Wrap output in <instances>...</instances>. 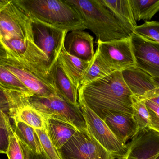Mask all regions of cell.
<instances>
[{
  "instance_id": "17",
  "label": "cell",
  "mask_w": 159,
  "mask_h": 159,
  "mask_svg": "<svg viewBox=\"0 0 159 159\" xmlns=\"http://www.w3.org/2000/svg\"><path fill=\"white\" fill-rule=\"evenodd\" d=\"M121 72L125 83L137 98H143L157 88L154 78L136 66L123 70Z\"/></svg>"
},
{
  "instance_id": "25",
  "label": "cell",
  "mask_w": 159,
  "mask_h": 159,
  "mask_svg": "<svg viewBox=\"0 0 159 159\" xmlns=\"http://www.w3.org/2000/svg\"><path fill=\"white\" fill-rule=\"evenodd\" d=\"M134 118L139 130L149 127V114L144 100L133 96Z\"/></svg>"
},
{
  "instance_id": "24",
  "label": "cell",
  "mask_w": 159,
  "mask_h": 159,
  "mask_svg": "<svg viewBox=\"0 0 159 159\" xmlns=\"http://www.w3.org/2000/svg\"><path fill=\"white\" fill-rule=\"evenodd\" d=\"M0 89L20 91L32 96L22 82L5 67L0 64Z\"/></svg>"
},
{
  "instance_id": "8",
  "label": "cell",
  "mask_w": 159,
  "mask_h": 159,
  "mask_svg": "<svg viewBox=\"0 0 159 159\" xmlns=\"http://www.w3.org/2000/svg\"><path fill=\"white\" fill-rule=\"evenodd\" d=\"M84 116L88 133L102 146L117 157H125L127 145L120 142L104 121L83 104H79Z\"/></svg>"
},
{
  "instance_id": "10",
  "label": "cell",
  "mask_w": 159,
  "mask_h": 159,
  "mask_svg": "<svg viewBox=\"0 0 159 159\" xmlns=\"http://www.w3.org/2000/svg\"><path fill=\"white\" fill-rule=\"evenodd\" d=\"M130 38L106 42L97 41L96 51L113 72H122L135 66Z\"/></svg>"
},
{
  "instance_id": "6",
  "label": "cell",
  "mask_w": 159,
  "mask_h": 159,
  "mask_svg": "<svg viewBox=\"0 0 159 159\" xmlns=\"http://www.w3.org/2000/svg\"><path fill=\"white\" fill-rule=\"evenodd\" d=\"M32 19L16 0H7L0 7V41L13 38L30 39Z\"/></svg>"
},
{
  "instance_id": "29",
  "label": "cell",
  "mask_w": 159,
  "mask_h": 159,
  "mask_svg": "<svg viewBox=\"0 0 159 159\" xmlns=\"http://www.w3.org/2000/svg\"><path fill=\"white\" fill-rule=\"evenodd\" d=\"M149 114V128L159 133V105L149 99H143Z\"/></svg>"
},
{
  "instance_id": "19",
  "label": "cell",
  "mask_w": 159,
  "mask_h": 159,
  "mask_svg": "<svg viewBox=\"0 0 159 159\" xmlns=\"http://www.w3.org/2000/svg\"><path fill=\"white\" fill-rule=\"evenodd\" d=\"M46 130L56 149H60L78 130L70 123L55 119L47 118Z\"/></svg>"
},
{
  "instance_id": "34",
  "label": "cell",
  "mask_w": 159,
  "mask_h": 159,
  "mask_svg": "<svg viewBox=\"0 0 159 159\" xmlns=\"http://www.w3.org/2000/svg\"><path fill=\"white\" fill-rule=\"evenodd\" d=\"M7 0H0V7L6 2Z\"/></svg>"
},
{
  "instance_id": "23",
  "label": "cell",
  "mask_w": 159,
  "mask_h": 159,
  "mask_svg": "<svg viewBox=\"0 0 159 159\" xmlns=\"http://www.w3.org/2000/svg\"><path fill=\"white\" fill-rule=\"evenodd\" d=\"M134 19L149 21L159 12V0H129Z\"/></svg>"
},
{
  "instance_id": "20",
  "label": "cell",
  "mask_w": 159,
  "mask_h": 159,
  "mask_svg": "<svg viewBox=\"0 0 159 159\" xmlns=\"http://www.w3.org/2000/svg\"><path fill=\"white\" fill-rule=\"evenodd\" d=\"M12 126L21 143L34 154L43 155L40 139L35 129L20 121L13 122Z\"/></svg>"
},
{
  "instance_id": "9",
  "label": "cell",
  "mask_w": 159,
  "mask_h": 159,
  "mask_svg": "<svg viewBox=\"0 0 159 159\" xmlns=\"http://www.w3.org/2000/svg\"><path fill=\"white\" fill-rule=\"evenodd\" d=\"M2 91L8 101V114L13 122L20 121L34 129H46V119L30 104L29 95L20 91Z\"/></svg>"
},
{
  "instance_id": "28",
  "label": "cell",
  "mask_w": 159,
  "mask_h": 159,
  "mask_svg": "<svg viewBox=\"0 0 159 159\" xmlns=\"http://www.w3.org/2000/svg\"><path fill=\"white\" fill-rule=\"evenodd\" d=\"M43 149L44 156L46 159H60L57 150L48 135L46 129H35Z\"/></svg>"
},
{
  "instance_id": "14",
  "label": "cell",
  "mask_w": 159,
  "mask_h": 159,
  "mask_svg": "<svg viewBox=\"0 0 159 159\" xmlns=\"http://www.w3.org/2000/svg\"><path fill=\"white\" fill-rule=\"evenodd\" d=\"M102 119L114 135L121 143L127 145L139 131L133 115L114 111L104 113Z\"/></svg>"
},
{
  "instance_id": "26",
  "label": "cell",
  "mask_w": 159,
  "mask_h": 159,
  "mask_svg": "<svg viewBox=\"0 0 159 159\" xmlns=\"http://www.w3.org/2000/svg\"><path fill=\"white\" fill-rule=\"evenodd\" d=\"M9 136L8 145L6 155L8 159H27L18 137L15 133L10 122V118L7 121Z\"/></svg>"
},
{
  "instance_id": "18",
  "label": "cell",
  "mask_w": 159,
  "mask_h": 159,
  "mask_svg": "<svg viewBox=\"0 0 159 159\" xmlns=\"http://www.w3.org/2000/svg\"><path fill=\"white\" fill-rule=\"evenodd\" d=\"M58 59L66 75L79 89L84 74L92 61H84L70 55L65 50L63 46Z\"/></svg>"
},
{
  "instance_id": "15",
  "label": "cell",
  "mask_w": 159,
  "mask_h": 159,
  "mask_svg": "<svg viewBox=\"0 0 159 159\" xmlns=\"http://www.w3.org/2000/svg\"><path fill=\"white\" fill-rule=\"evenodd\" d=\"M94 38L83 30H75L66 34L63 47L72 56L82 60L91 62L95 52L93 47Z\"/></svg>"
},
{
  "instance_id": "30",
  "label": "cell",
  "mask_w": 159,
  "mask_h": 159,
  "mask_svg": "<svg viewBox=\"0 0 159 159\" xmlns=\"http://www.w3.org/2000/svg\"><path fill=\"white\" fill-rule=\"evenodd\" d=\"M22 148L25 152L27 159H46L44 155H37L33 153L25 145L20 142Z\"/></svg>"
},
{
  "instance_id": "11",
  "label": "cell",
  "mask_w": 159,
  "mask_h": 159,
  "mask_svg": "<svg viewBox=\"0 0 159 159\" xmlns=\"http://www.w3.org/2000/svg\"><path fill=\"white\" fill-rule=\"evenodd\" d=\"M135 66L154 78H159V44L134 32L131 36Z\"/></svg>"
},
{
  "instance_id": "4",
  "label": "cell",
  "mask_w": 159,
  "mask_h": 159,
  "mask_svg": "<svg viewBox=\"0 0 159 159\" xmlns=\"http://www.w3.org/2000/svg\"><path fill=\"white\" fill-rule=\"evenodd\" d=\"M31 19V43L36 58L37 72L40 77L48 82L49 71L58 59L68 32Z\"/></svg>"
},
{
  "instance_id": "33",
  "label": "cell",
  "mask_w": 159,
  "mask_h": 159,
  "mask_svg": "<svg viewBox=\"0 0 159 159\" xmlns=\"http://www.w3.org/2000/svg\"><path fill=\"white\" fill-rule=\"evenodd\" d=\"M145 99H149V100L152 101L159 105V95L152 96V97H149V98Z\"/></svg>"
},
{
  "instance_id": "5",
  "label": "cell",
  "mask_w": 159,
  "mask_h": 159,
  "mask_svg": "<svg viewBox=\"0 0 159 159\" xmlns=\"http://www.w3.org/2000/svg\"><path fill=\"white\" fill-rule=\"evenodd\" d=\"M29 102L45 118L68 122L80 131H87V125L79 105L72 104L57 96L40 97L32 96Z\"/></svg>"
},
{
  "instance_id": "31",
  "label": "cell",
  "mask_w": 159,
  "mask_h": 159,
  "mask_svg": "<svg viewBox=\"0 0 159 159\" xmlns=\"http://www.w3.org/2000/svg\"><path fill=\"white\" fill-rule=\"evenodd\" d=\"M153 78H154V81H155L156 85H157V88L155 90L150 91V92L147 93L144 97L142 98H140V99H147V98L152 97V96L159 95V78H154V77H153Z\"/></svg>"
},
{
  "instance_id": "3",
  "label": "cell",
  "mask_w": 159,
  "mask_h": 159,
  "mask_svg": "<svg viewBox=\"0 0 159 159\" xmlns=\"http://www.w3.org/2000/svg\"><path fill=\"white\" fill-rule=\"evenodd\" d=\"M31 18L61 30L86 29L78 12L66 0H16Z\"/></svg>"
},
{
  "instance_id": "22",
  "label": "cell",
  "mask_w": 159,
  "mask_h": 159,
  "mask_svg": "<svg viewBox=\"0 0 159 159\" xmlns=\"http://www.w3.org/2000/svg\"><path fill=\"white\" fill-rule=\"evenodd\" d=\"M113 72L96 50L94 57L84 74L80 86L105 77Z\"/></svg>"
},
{
  "instance_id": "35",
  "label": "cell",
  "mask_w": 159,
  "mask_h": 159,
  "mask_svg": "<svg viewBox=\"0 0 159 159\" xmlns=\"http://www.w3.org/2000/svg\"><path fill=\"white\" fill-rule=\"evenodd\" d=\"M125 157H116L115 159H125Z\"/></svg>"
},
{
  "instance_id": "27",
  "label": "cell",
  "mask_w": 159,
  "mask_h": 159,
  "mask_svg": "<svg viewBox=\"0 0 159 159\" xmlns=\"http://www.w3.org/2000/svg\"><path fill=\"white\" fill-rule=\"evenodd\" d=\"M134 32L143 38L159 44L158 21H145L142 25L136 26Z\"/></svg>"
},
{
  "instance_id": "2",
  "label": "cell",
  "mask_w": 159,
  "mask_h": 159,
  "mask_svg": "<svg viewBox=\"0 0 159 159\" xmlns=\"http://www.w3.org/2000/svg\"><path fill=\"white\" fill-rule=\"evenodd\" d=\"M81 17L86 29L97 41L108 42L130 38L134 29L117 18L100 0H66Z\"/></svg>"
},
{
  "instance_id": "13",
  "label": "cell",
  "mask_w": 159,
  "mask_h": 159,
  "mask_svg": "<svg viewBox=\"0 0 159 159\" xmlns=\"http://www.w3.org/2000/svg\"><path fill=\"white\" fill-rule=\"evenodd\" d=\"M127 145L125 159H156L159 155V133L149 127L145 128Z\"/></svg>"
},
{
  "instance_id": "21",
  "label": "cell",
  "mask_w": 159,
  "mask_h": 159,
  "mask_svg": "<svg viewBox=\"0 0 159 159\" xmlns=\"http://www.w3.org/2000/svg\"><path fill=\"white\" fill-rule=\"evenodd\" d=\"M113 15L129 27L134 28L137 26L134 19L129 0H100Z\"/></svg>"
},
{
  "instance_id": "7",
  "label": "cell",
  "mask_w": 159,
  "mask_h": 159,
  "mask_svg": "<svg viewBox=\"0 0 159 159\" xmlns=\"http://www.w3.org/2000/svg\"><path fill=\"white\" fill-rule=\"evenodd\" d=\"M60 159H115L88 132L78 131L60 149Z\"/></svg>"
},
{
  "instance_id": "36",
  "label": "cell",
  "mask_w": 159,
  "mask_h": 159,
  "mask_svg": "<svg viewBox=\"0 0 159 159\" xmlns=\"http://www.w3.org/2000/svg\"><path fill=\"white\" fill-rule=\"evenodd\" d=\"M156 159H159V155L157 157V158H156Z\"/></svg>"
},
{
  "instance_id": "12",
  "label": "cell",
  "mask_w": 159,
  "mask_h": 159,
  "mask_svg": "<svg viewBox=\"0 0 159 159\" xmlns=\"http://www.w3.org/2000/svg\"><path fill=\"white\" fill-rule=\"evenodd\" d=\"M0 64L16 76L33 96L40 97L57 96L54 89L46 80L31 72L7 55Z\"/></svg>"
},
{
  "instance_id": "1",
  "label": "cell",
  "mask_w": 159,
  "mask_h": 159,
  "mask_svg": "<svg viewBox=\"0 0 159 159\" xmlns=\"http://www.w3.org/2000/svg\"><path fill=\"white\" fill-rule=\"evenodd\" d=\"M133 96L120 71L113 72L78 89L79 104L85 105L100 118L108 111L133 115Z\"/></svg>"
},
{
  "instance_id": "32",
  "label": "cell",
  "mask_w": 159,
  "mask_h": 159,
  "mask_svg": "<svg viewBox=\"0 0 159 159\" xmlns=\"http://www.w3.org/2000/svg\"><path fill=\"white\" fill-rule=\"evenodd\" d=\"M7 57V54L4 47L0 43V63Z\"/></svg>"
},
{
  "instance_id": "16",
  "label": "cell",
  "mask_w": 159,
  "mask_h": 159,
  "mask_svg": "<svg viewBox=\"0 0 159 159\" xmlns=\"http://www.w3.org/2000/svg\"><path fill=\"white\" fill-rule=\"evenodd\" d=\"M48 81L59 97L72 104L80 105L78 89L64 72L58 59L49 71Z\"/></svg>"
}]
</instances>
